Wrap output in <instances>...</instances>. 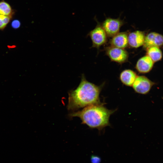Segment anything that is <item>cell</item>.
I'll return each mask as SVG.
<instances>
[{"mask_svg": "<svg viewBox=\"0 0 163 163\" xmlns=\"http://www.w3.org/2000/svg\"><path fill=\"white\" fill-rule=\"evenodd\" d=\"M102 87L88 82L82 74L77 88L68 92V110L74 112L90 105L101 103L99 95Z\"/></svg>", "mask_w": 163, "mask_h": 163, "instance_id": "6da1fadb", "label": "cell"}, {"mask_svg": "<svg viewBox=\"0 0 163 163\" xmlns=\"http://www.w3.org/2000/svg\"><path fill=\"white\" fill-rule=\"evenodd\" d=\"M116 110L107 109L101 103L90 105L83 109L73 112L69 115L72 118L79 117L82 124H85L90 128L97 129L100 130L109 126V118Z\"/></svg>", "mask_w": 163, "mask_h": 163, "instance_id": "7a4b0ae2", "label": "cell"}, {"mask_svg": "<svg viewBox=\"0 0 163 163\" xmlns=\"http://www.w3.org/2000/svg\"><path fill=\"white\" fill-rule=\"evenodd\" d=\"M124 23V21L120 18H107L101 25L107 36L109 37H113L119 33L121 27Z\"/></svg>", "mask_w": 163, "mask_h": 163, "instance_id": "3957f363", "label": "cell"}, {"mask_svg": "<svg viewBox=\"0 0 163 163\" xmlns=\"http://www.w3.org/2000/svg\"><path fill=\"white\" fill-rule=\"evenodd\" d=\"M92 43V47L98 49L105 43L107 40V35L101 24L97 23L95 27L88 34Z\"/></svg>", "mask_w": 163, "mask_h": 163, "instance_id": "277c9868", "label": "cell"}, {"mask_svg": "<svg viewBox=\"0 0 163 163\" xmlns=\"http://www.w3.org/2000/svg\"><path fill=\"white\" fill-rule=\"evenodd\" d=\"M106 53L110 60L120 64L128 61L129 54L124 49L111 46L106 48Z\"/></svg>", "mask_w": 163, "mask_h": 163, "instance_id": "5b68a950", "label": "cell"}, {"mask_svg": "<svg viewBox=\"0 0 163 163\" xmlns=\"http://www.w3.org/2000/svg\"><path fill=\"white\" fill-rule=\"evenodd\" d=\"M155 83L144 76H137L133 85V88L138 93L146 94L150 91Z\"/></svg>", "mask_w": 163, "mask_h": 163, "instance_id": "8992f818", "label": "cell"}, {"mask_svg": "<svg viewBox=\"0 0 163 163\" xmlns=\"http://www.w3.org/2000/svg\"><path fill=\"white\" fill-rule=\"evenodd\" d=\"M163 45V36L158 33L152 32L145 38L143 47L145 50L153 46L159 47Z\"/></svg>", "mask_w": 163, "mask_h": 163, "instance_id": "52a82bcc", "label": "cell"}, {"mask_svg": "<svg viewBox=\"0 0 163 163\" xmlns=\"http://www.w3.org/2000/svg\"><path fill=\"white\" fill-rule=\"evenodd\" d=\"M145 37L143 31L136 30L132 32L128 35V44L131 47L138 48L143 45Z\"/></svg>", "mask_w": 163, "mask_h": 163, "instance_id": "ba28073f", "label": "cell"}, {"mask_svg": "<svg viewBox=\"0 0 163 163\" xmlns=\"http://www.w3.org/2000/svg\"><path fill=\"white\" fill-rule=\"evenodd\" d=\"M128 35L126 32L118 33L112 37L110 41L111 46L124 49L128 45Z\"/></svg>", "mask_w": 163, "mask_h": 163, "instance_id": "9c48e42d", "label": "cell"}, {"mask_svg": "<svg viewBox=\"0 0 163 163\" xmlns=\"http://www.w3.org/2000/svg\"><path fill=\"white\" fill-rule=\"evenodd\" d=\"M154 62L147 55L139 59L137 61L136 68L140 73H145L149 72L152 69Z\"/></svg>", "mask_w": 163, "mask_h": 163, "instance_id": "30bf717a", "label": "cell"}, {"mask_svg": "<svg viewBox=\"0 0 163 163\" xmlns=\"http://www.w3.org/2000/svg\"><path fill=\"white\" fill-rule=\"evenodd\" d=\"M137 76L136 73L130 69H126L121 72L120 78L124 85L132 86Z\"/></svg>", "mask_w": 163, "mask_h": 163, "instance_id": "8fae6325", "label": "cell"}, {"mask_svg": "<svg viewBox=\"0 0 163 163\" xmlns=\"http://www.w3.org/2000/svg\"><path fill=\"white\" fill-rule=\"evenodd\" d=\"M147 50V55L154 62L160 60L162 57V53L158 47L155 46L151 47Z\"/></svg>", "mask_w": 163, "mask_h": 163, "instance_id": "7c38bea8", "label": "cell"}, {"mask_svg": "<svg viewBox=\"0 0 163 163\" xmlns=\"http://www.w3.org/2000/svg\"><path fill=\"white\" fill-rule=\"evenodd\" d=\"M12 9L10 6L7 2H0V14L6 16H11Z\"/></svg>", "mask_w": 163, "mask_h": 163, "instance_id": "4fadbf2b", "label": "cell"}, {"mask_svg": "<svg viewBox=\"0 0 163 163\" xmlns=\"http://www.w3.org/2000/svg\"><path fill=\"white\" fill-rule=\"evenodd\" d=\"M11 16H6L0 14V30L3 29L9 22Z\"/></svg>", "mask_w": 163, "mask_h": 163, "instance_id": "5bb4252c", "label": "cell"}, {"mask_svg": "<svg viewBox=\"0 0 163 163\" xmlns=\"http://www.w3.org/2000/svg\"><path fill=\"white\" fill-rule=\"evenodd\" d=\"M91 161L92 163H100L101 159L98 157L92 155L91 157Z\"/></svg>", "mask_w": 163, "mask_h": 163, "instance_id": "9a60e30c", "label": "cell"}, {"mask_svg": "<svg viewBox=\"0 0 163 163\" xmlns=\"http://www.w3.org/2000/svg\"><path fill=\"white\" fill-rule=\"evenodd\" d=\"M12 27L14 28H18L20 25V22L17 20H14L11 24Z\"/></svg>", "mask_w": 163, "mask_h": 163, "instance_id": "2e32d148", "label": "cell"}]
</instances>
